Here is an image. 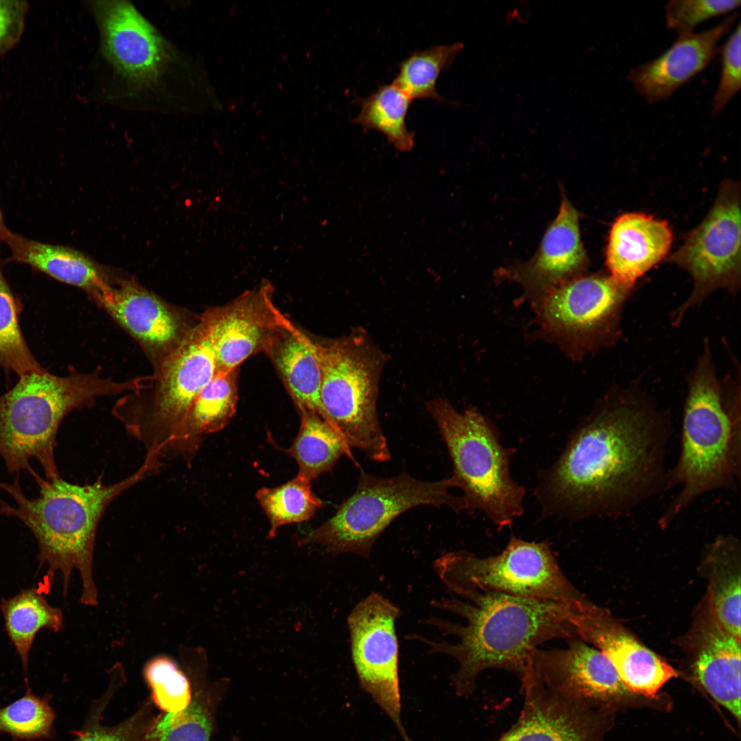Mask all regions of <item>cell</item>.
I'll return each instance as SVG.
<instances>
[{"mask_svg": "<svg viewBox=\"0 0 741 741\" xmlns=\"http://www.w3.org/2000/svg\"><path fill=\"white\" fill-rule=\"evenodd\" d=\"M672 433L670 412L637 384L610 389L539 472L542 516L615 518L658 496L667 490Z\"/></svg>", "mask_w": 741, "mask_h": 741, "instance_id": "cell-1", "label": "cell"}, {"mask_svg": "<svg viewBox=\"0 0 741 741\" xmlns=\"http://www.w3.org/2000/svg\"><path fill=\"white\" fill-rule=\"evenodd\" d=\"M432 605L464 620L462 624L437 618L427 621L456 637V642L411 637L425 644L429 652L443 653L456 660L458 668L451 682L460 696L471 694L480 674L489 669L508 671L520 680L529 656L541 644L578 637L573 622L578 609L564 604L484 594L468 599L442 598Z\"/></svg>", "mask_w": 741, "mask_h": 741, "instance_id": "cell-2", "label": "cell"}, {"mask_svg": "<svg viewBox=\"0 0 741 741\" xmlns=\"http://www.w3.org/2000/svg\"><path fill=\"white\" fill-rule=\"evenodd\" d=\"M162 465L157 456L146 454L135 472L110 484H104L99 478L92 484L80 485L61 476L43 479L35 472L32 476L39 495L34 498L24 494L16 475L11 484L0 481V489L14 501L11 505L0 499V513L18 519L30 529L37 542L39 565L47 568L49 580L58 572L61 574L64 594L72 572L77 569L82 581L80 602L94 607L98 596L93 563L100 519L118 496L158 472Z\"/></svg>", "mask_w": 741, "mask_h": 741, "instance_id": "cell-3", "label": "cell"}, {"mask_svg": "<svg viewBox=\"0 0 741 741\" xmlns=\"http://www.w3.org/2000/svg\"><path fill=\"white\" fill-rule=\"evenodd\" d=\"M686 384L679 454L666 481L667 490L678 489L659 518L662 528L697 498L735 491L740 480V382L719 379L708 339Z\"/></svg>", "mask_w": 741, "mask_h": 741, "instance_id": "cell-4", "label": "cell"}, {"mask_svg": "<svg viewBox=\"0 0 741 741\" xmlns=\"http://www.w3.org/2000/svg\"><path fill=\"white\" fill-rule=\"evenodd\" d=\"M86 7L99 35V99L141 110H183L187 65L176 45L128 1H89Z\"/></svg>", "mask_w": 741, "mask_h": 741, "instance_id": "cell-5", "label": "cell"}, {"mask_svg": "<svg viewBox=\"0 0 741 741\" xmlns=\"http://www.w3.org/2000/svg\"><path fill=\"white\" fill-rule=\"evenodd\" d=\"M145 377L127 381L104 377L100 368L88 373L70 368L58 377L45 370L20 377L0 395V456L8 471L30 475L37 460L46 479L60 477L55 460L56 435L63 419L73 410L94 404L97 398L126 394L143 386Z\"/></svg>", "mask_w": 741, "mask_h": 741, "instance_id": "cell-6", "label": "cell"}, {"mask_svg": "<svg viewBox=\"0 0 741 741\" xmlns=\"http://www.w3.org/2000/svg\"><path fill=\"white\" fill-rule=\"evenodd\" d=\"M220 307L198 318L179 345L145 387L126 393L113 413L146 453L166 456L176 428L199 392L217 371L216 329Z\"/></svg>", "mask_w": 741, "mask_h": 741, "instance_id": "cell-7", "label": "cell"}, {"mask_svg": "<svg viewBox=\"0 0 741 741\" xmlns=\"http://www.w3.org/2000/svg\"><path fill=\"white\" fill-rule=\"evenodd\" d=\"M427 408L448 449L467 510L482 511L499 530L510 527L524 513L526 494L509 469L516 449L503 446L493 423L475 408L460 412L442 398Z\"/></svg>", "mask_w": 741, "mask_h": 741, "instance_id": "cell-8", "label": "cell"}, {"mask_svg": "<svg viewBox=\"0 0 741 741\" xmlns=\"http://www.w3.org/2000/svg\"><path fill=\"white\" fill-rule=\"evenodd\" d=\"M315 342L321 370L320 416L351 449L374 461L388 460L376 405L384 355L362 331Z\"/></svg>", "mask_w": 741, "mask_h": 741, "instance_id": "cell-9", "label": "cell"}, {"mask_svg": "<svg viewBox=\"0 0 741 741\" xmlns=\"http://www.w3.org/2000/svg\"><path fill=\"white\" fill-rule=\"evenodd\" d=\"M434 567L447 589L462 599L501 594L576 609L591 603L565 576L547 541H527L511 535L496 555L451 552L436 559Z\"/></svg>", "mask_w": 741, "mask_h": 741, "instance_id": "cell-10", "label": "cell"}, {"mask_svg": "<svg viewBox=\"0 0 741 741\" xmlns=\"http://www.w3.org/2000/svg\"><path fill=\"white\" fill-rule=\"evenodd\" d=\"M458 488L451 475L437 482H424L403 472L379 478L362 472L355 492L322 526L304 536L302 543L325 545L329 554L351 553L368 558L381 532L399 515L415 506H445L458 512L467 510L462 496L449 493Z\"/></svg>", "mask_w": 741, "mask_h": 741, "instance_id": "cell-11", "label": "cell"}, {"mask_svg": "<svg viewBox=\"0 0 741 741\" xmlns=\"http://www.w3.org/2000/svg\"><path fill=\"white\" fill-rule=\"evenodd\" d=\"M634 287L609 274H582L548 294L535 307L538 335L577 360L615 346Z\"/></svg>", "mask_w": 741, "mask_h": 741, "instance_id": "cell-12", "label": "cell"}, {"mask_svg": "<svg viewBox=\"0 0 741 741\" xmlns=\"http://www.w3.org/2000/svg\"><path fill=\"white\" fill-rule=\"evenodd\" d=\"M739 184L722 182L704 220L685 237L668 261L686 270L693 280L687 298L672 314L679 325L685 313L713 292L736 294L740 287L741 218Z\"/></svg>", "mask_w": 741, "mask_h": 741, "instance_id": "cell-13", "label": "cell"}, {"mask_svg": "<svg viewBox=\"0 0 741 741\" xmlns=\"http://www.w3.org/2000/svg\"><path fill=\"white\" fill-rule=\"evenodd\" d=\"M399 608L372 592L350 613L347 623L353 666L362 689L392 720L403 741H411L401 719L399 644Z\"/></svg>", "mask_w": 741, "mask_h": 741, "instance_id": "cell-14", "label": "cell"}, {"mask_svg": "<svg viewBox=\"0 0 741 741\" xmlns=\"http://www.w3.org/2000/svg\"><path fill=\"white\" fill-rule=\"evenodd\" d=\"M565 641L566 648H537L532 652L528 659L524 675L595 710L630 694L603 652L579 637Z\"/></svg>", "mask_w": 741, "mask_h": 741, "instance_id": "cell-15", "label": "cell"}, {"mask_svg": "<svg viewBox=\"0 0 741 741\" xmlns=\"http://www.w3.org/2000/svg\"><path fill=\"white\" fill-rule=\"evenodd\" d=\"M93 299L136 340L154 368L176 349L198 320L132 279L121 280L115 286L110 283Z\"/></svg>", "mask_w": 741, "mask_h": 741, "instance_id": "cell-16", "label": "cell"}, {"mask_svg": "<svg viewBox=\"0 0 741 741\" xmlns=\"http://www.w3.org/2000/svg\"><path fill=\"white\" fill-rule=\"evenodd\" d=\"M587 265L578 211L563 196L534 256L526 263L499 270V276L521 285L524 298L535 308L551 292L584 274Z\"/></svg>", "mask_w": 741, "mask_h": 741, "instance_id": "cell-17", "label": "cell"}, {"mask_svg": "<svg viewBox=\"0 0 741 741\" xmlns=\"http://www.w3.org/2000/svg\"><path fill=\"white\" fill-rule=\"evenodd\" d=\"M573 622L577 637L592 644L607 657L630 694L653 697L678 676L670 664L593 604L577 610Z\"/></svg>", "mask_w": 741, "mask_h": 741, "instance_id": "cell-18", "label": "cell"}, {"mask_svg": "<svg viewBox=\"0 0 741 741\" xmlns=\"http://www.w3.org/2000/svg\"><path fill=\"white\" fill-rule=\"evenodd\" d=\"M519 681L522 710L497 741H601L599 710L572 701L528 675Z\"/></svg>", "mask_w": 741, "mask_h": 741, "instance_id": "cell-19", "label": "cell"}, {"mask_svg": "<svg viewBox=\"0 0 741 741\" xmlns=\"http://www.w3.org/2000/svg\"><path fill=\"white\" fill-rule=\"evenodd\" d=\"M738 16L733 12L708 30L679 34L660 56L633 67L626 80L648 104L667 99L709 65Z\"/></svg>", "mask_w": 741, "mask_h": 741, "instance_id": "cell-20", "label": "cell"}, {"mask_svg": "<svg viewBox=\"0 0 741 741\" xmlns=\"http://www.w3.org/2000/svg\"><path fill=\"white\" fill-rule=\"evenodd\" d=\"M282 314L265 290L247 292L220 307L216 372L237 369L250 356L263 352Z\"/></svg>", "mask_w": 741, "mask_h": 741, "instance_id": "cell-21", "label": "cell"}, {"mask_svg": "<svg viewBox=\"0 0 741 741\" xmlns=\"http://www.w3.org/2000/svg\"><path fill=\"white\" fill-rule=\"evenodd\" d=\"M672 242V233L665 220L642 213L619 216L609 231L606 248L609 274L630 287L664 259Z\"/></svg>", "mask_w": 741, "mask_h": 741, "instance_id": "cell-22", "label": "cell"}, {"mask_svg": "<svg viewBox=\"0 0 741 741\" xmlns=\"http://www.w3.org/2000/svg\"><path fill=\"white\" fill-rule=\"evenodd\" d=\"M263 352L272 362L298 410L319 414L321 370L315 340L283 314Z\"/></svg>", "mask_w": 741, "mask_h": 741, "instance_id": "cell-23", "label": "cell"}, {"mask_svg": "<svg viewBox=\"0 0 741 741\" xmlns=\"http://www.w3.org/2000/svg\"><path fill=\"white\" fill-rule=\"evenodd\" d=\"M4 242L11 252L7 262L27 265L58 281L83 290L92 298L110 284L91 260L73 248L35 241L10 230Z\"/></svg>", "mask_w": 741, "mask_h": 741, "instance_id": "cell-24", "label": "cell"}, {"mask_svg": "<svg viewBox=\"0 0 741 741\" xmlns=\"http://www.w3.org/2000/svg\"><path fill=\"white\" fill-rule=\"evenodd\" d=\"M238 368L216 372L199 392L176 428L166 456L192 452L205 434L217 432L231 421L237 402Z\"/></svg>", "mask_w": 741, "mask_h": 741, "instance_id": "cell-25", "label": "cell"}, {"mask_svg": "<svg viewBox=\"0 0 741 741\" xmlns=\"http://www.w3.org/2000/svg\"><path fill=\"white\" fill-rule=\"evenodd\" d=\"M707 631L694 663V674L704 690L739 722L740 641L718 623Z\"/></svg>", "mask_w": 741, "mask_h": 741, "instance_id": "cell-26", "label": "cell"}, {"mask_svg": "<svg viewBox=\"0 0 741 741\" xmlns=\"http://www.w3.org/2000/svg\"><path fill=\"white\" fill-rule=\"evenodd\" d=\"M6 633L27 674L30 650L42 629L60 631L64 626L61 609L51 606L38 588L21 590L0 602Z\"/></svg>", "mask_w": 741, "mask_h": 741, "instance_id": "cell-27", "label": "cell"}, {"mask_svg": "<svg viewBox=\"0 0 741 741\" xmlns=\"http://www.w3.org/2000/svg\"><path fill=\"white\" fill-rule=\"evenodd\" d=\"M298 411L299 431L287 450L298 464V475L311 482L330 470L344 455L354 461L349 447L325 419L310 410Z\"/></svg>", "mask_w": 741, "mask_h": 741, "instance_id": "cell-28", "label": "cell"}, {"mask_svg": "<svg viewBox=\"0 0 741 741\" xmlns=\"http://www.w3.org/2000/svg\"><path fill=\"white\" fill-rule=\"evenodd\" d=\"M412 101L393 84L381 85L359 99L360 110L353 122L366 130L381 132L396 150L410 152L414 145V133L408 128L406 116Z\"/></svg>", "mask_w": 741, "mask_h": 741, "instance_id": "cell-29", "label": "cell"}, {"mask_svg": "<svg viewBox=\"0 0 741 741\" xmlns=\"http://www.w3.org/2000/svg\"><path fill=\"white\" fill-rule=\"evenodd\" d=\"M461 43L433 46L416 50L399 65L392 84L414 99L444 101L436 91V82L441 71L448 67L462 49Z\"/></svg>", "mask_w": 741, "mask_h": 741, "instance_id": "cell-30", "label": "cell"}, {"mask_svg": "<svg viewBox=\"0 0 741 741\" xmlns=\"http://www.w3.org/2000/svg\"><path fill=\"white\" fill-rule=\"evenodd\" d=\"M256 497L269 520L270 539L279 527L308 520L322 506L311 491V482L298 475L279 486L259 489Z\"/></svg>", "mask_w": 741, "mask_h": 741, "instance_id": "cell-31", "label": "cell"}, {"mask_svg": "<svg viewBox=\"0 0 741 741\" xmlns=\"http://www.w3.org/2000/svg\"><path fill=\"white\" fill-rule=\"evenodd\" d=\"M21 305L0 263V366L19 377L44 370L32 354L19 325Z\"/></svg>", "mask_w": 741, "mask_h": 741, "instance_id": "cell-32", "label": "cell"}, {"mask_svg": "<svg viewBox=\"0 0 741 741\" xmlns=\"http://www.w3.org/2000/svg\"><path fill=\"white\" fill-rule=\"evenodd\" d=\"M54 719L48 701L28 687L21 698L0 707V731L23 740L43 739L51 736Z\"/></svg>", "mask_w": 741, "mask_h": 741, "instance_id": "cell-33", "label": "cell"}, {"mask_svg": "<svg viewBox=\"0 0 741 741\" xmlns=\"http://www.w3.org/2000/svg\"><path fill=\"white\" fill-rule=\"evenodd\" d=\"M143 675L154 703L165 713L182 710L191 701L189 681L169 657L161 655L150 659L144 667Z\"/></svg>", "mask_w": 741, "mask_h": 741, "instance_id": "cell-34", "label": "cell"}, {"mask_svg": "<svg viewBox=\"0 0 741 741\" xmlns=\"http://www.w3.org/2000/svg\"><path fill=\"white\" fill-rule=\"evenodd\" d=\"M211 720L207 709L193 699L182 710L168 712L153 725V741H209Z\"/></svg>", "mask_w": 741, "mask_h": 741, "instance_id": "cell-35", "label": "cell"}, {"mask_svg": "<svg viewBox=\"0 0 741 741\" xmlns=\"http://www.w3.org/2000/svg\"><path fill=\"white\" fill-rule=\"evenodd\" d=\"M740 0H670L664 5L668 29L679 34L690 33L701 23L736 10Z\"/></svg>", "mask_w": 741, "mask_h": 741, "instance_id": "cell-36", "label": "cell"}, {"mask_svg": "<svg viewBox=\"0 0 741 741\" xmlns=\"http://www.w3.org/2000/svg\"><path fill=\"white\" fill-rule=\"evenodd\" d=\"M740 23L720 48L721 72L711 104V116L718 117L740 89Z\"/></svg>", "mask_w": 741, "mask_h": 741, "instance_id": "cell-37", "label": "cell"}, {"mask_svg": "<svg viewBox=\"0 0 741 741\" xmlns=\"http://www.w3.org/2000/svg\"><path fill=\"white\" fill-rule=\"evenodd\" d=\"M740 576L731 573L723 578L713 593L714 613L718 624L740 641Z\"/></svg>", "mask_w": 741, "mask_h": 741, "instance_id": "cell-38", "label": "cell"}, {"mask_svg": "<svg viewBox=\"0 0 741 741\" xmlns=\"http://www.w3.org/2000/svg\"><path fill=\"white\" fill-rule=\"evenodd\" d=\"M153 725L143 714H137L113 727L99 725L87 729L74 741H152Z\"/></svg>", "mask_w": 741, "mask_h": 741, "instance_id": "cell-39", "label": "cell"}, {"mask_svg": "<svg viewBox=\"0 0 741 741\" xmlns=\"http://www.w3.org/2000/svg\"><path fill=\"white\" fill-rule=\"evenodd\" d=\"M29 8L26 1L0 0V58L21 40Z\"/></svg>", "mask_w": 741, "mask_h": 741, "instance_id": "cell-40", "label": "cell"}, {"mask_svg": "<svg viewBox=\"0 0 741 741\" xmlns=\"http://www.w3.org/2000/svg\"><path fill=\"white\" fill-rule=\"evenodd\" d=\"M9 229L6 227L3 213L0 208V242H4L5 237L8 232Z\"/></svg>", "mask_w": 741, "mask_h": 741, "instance_id": "cell-41", "label": "cell"}]
</instances>
